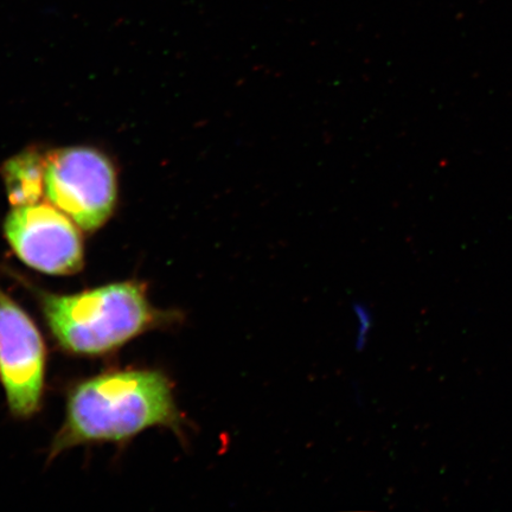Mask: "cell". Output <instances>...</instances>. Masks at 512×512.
I'll list each match as a JSON object with an SVG mask.
<instances>
[{"label": "cell", "mask_w": 512, "mask_h": 512, "mask_svg": "<svg viewBox=\"0 0 512 512\" xmlns=\"http://www.w3.org/2000/svg\"><path fill=\"white\" fill-rule=\"evenodd\" d=\"M37 300L51 336L70 355L112 354L146 332L182 320L179 312L151 303L146 286L119 281L72 294H57L28 286Z\"/></svg>", "instance_id": "7a4b0ae2"}, {"label": "cell", "mask_w": 512, "mask_h": 512, "mask_svg": "<svg viewBox=\"0 0 512 512\" xmlns=\"http://www.w3.org/2000/svg\"><path fill=\"white\" fill-rule=\"evenodd\" d=\"M54 204L38 202L14 207L4 234L23 264L49 275H73L85 265L80 230Z\"/></svg>", "instance_id": "5b68a950"}, {"label": "cell", "mask_w": 512, "mask_h": 512, "mask_svg": "<svg viewBox=\"0 0 512 512\" xmlns=\"http://www.w3.org/2000/svg\"><path fill=\"white\" fill-rule=\"evenodd\" d=\"M47 156L25 151L3 166V177L12 207L28 206L41 201L46 194Z\"/></svg>", "instance_id": "8992f818"}, {"label": "cell", "mask_w": 512, "mask_h": 512, "mask_svg": "<svg viewBox=\"0 0 512 512\" xmlns=\"http://www.w3.org/2000/svg\"><path fill=\"white\" fill-rule=\"evenodd\" d=\"M185 418L174 383L156 369H118L76 382L67 396L66 418L50 445L49 459L89 444H123L150 428L183 435Z\"/></svg>", "instance_id": "6da1fadb"}, {"label": "cell", "mask_w": 512, "mask_h": 512, "mask_svg": "<svg viewBox=\"0 0 512 512\" xmlns=\"http://www.w3.org/2000/svg\"><path fill=\"white\" fill-rule=\"evenodd\" d=\"M46 196L86 232L110 219L117 201L111 160L92 147H67L47 155Z\"/></svg>", "instance_id": "3957f363"}, {"label": "cell", "mask_w": 512, "mask_h": 512, "mask_svg": "<svg viewBox=\"0 0 512 512\" xmlns=\"http://www.w3.org/2000/svg\"><path fill=\"white\" fill-rule=\"evenodd\" d=\"M47 348L28 312L0 287V380L12 415L40 411L46 382Z\"/></svg>", "instance_id": "277c9868"}]
</instances>
